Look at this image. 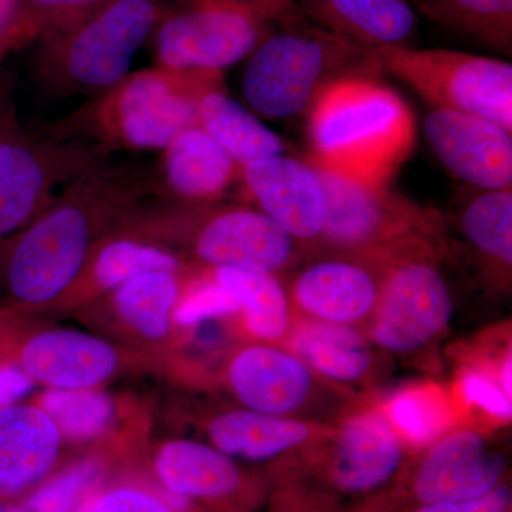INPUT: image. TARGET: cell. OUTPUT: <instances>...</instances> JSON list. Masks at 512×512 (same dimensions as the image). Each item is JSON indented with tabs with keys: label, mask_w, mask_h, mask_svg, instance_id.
I'll return each mask as SVG.
<instances>
[{
	"label": "cell",
	"mask_w": 512,
	"mask_h": 512,
	"mask_svg": "<svg viewBox=\"0 0 512 512\" xmlns=\"http://www.w3.org/2000/svg\"><path fill=\"white\" fill-rule=\"evenodd\" d=\"M153 197L151 174L110 158L77 177L28 227L0 242V315L63 301L101 239Z\"/></svg>",
	"instance_id": "6da1fadb"
},
{
	"label": "cell",
	"mask_w": 512,
	"mask_h": 512,
	"mask_svg": "<svg viewBox=\"0 0 512 512\" xmlns=\"http://www.w3.org/2000/svg\"><path fill=\"white\" fill-rule=\"evenodd\" d=\"M352 73L326 84L308 111L309 163L372 187H389L416 143L406 101L376 79Z\"/></svg>",
	"instance_id": "7a4b0ae2"
},
{
	"label": "cell",
	"mask_w": 512,
	"mask_h": 512,
	"mask_svg": "<svg viewBox=\"0 0 512 512\" xmlns=\"http://www.w3.org/2000/svg\"><path fill=\"white\" fill-rule=\"evenodd\" d=\"M222 84L221 72H173L153 67L128 73L46 136L90 144L106 156L116 151H163L178 133L197 124L202 93Z\"/></svg>",
	"instance_id": "3957f363"
},
{
	"label": "cell",
	"mask_w": 512,
	"mask_h": 512,
	"mask_svg": "<svg viewBox=\"0 0 512 512\" xmlns=\"http://www.w3.org/2000/svg\"><path fill=\"white\" fill-rule=\"evenodd\" d=\"M117 231L164 247L184 249L195 265L231 266L288 275L308 249L256 207L245 204L183 205L148 198Z\"/></svg>",
	"instance_id": "277c9868"
},
{
	"label": "cell",
	"mask_w": 512,
	"mask_h": 512,
	"mask_svg": "<svg viewBox=\"0 0 512 512\" xmlns=\"http://www.w3.org/2000/svg\"><path fill=\"white\" fill-rule=\"evenodd\" d=\"M164 0H104L92 12L39 37L35 69L55 99L106 92L130 72L153 36Z\"/></svg>",
	"instance_id": "5b68a950"
},
{
	"label": "cell",
	"mask_w": 512,
	"mask_h": 512,
	"mask_svg": "<svg viewBox=\"0 0 512 512\" xmlns=\"http://www.w3.org/2000/svg\"><path fill=\"white\" fill-rule=\"evenodd\" d=\"M296 0H171L153 33L156 66L221 72L252 55L279 26L302 18Z\"/></svg>",
	"instance_id": "8992f818"
},
{
	"label": "cell",
	"mask_w": 512,
	"mask_h": 512,
	"mask_svg": "<svg viewBox=\"0 0 512 512\" xmlns=\"http://www.w3.org/2000/svg\"><path fill=\"white\" fill-rule=\"evenodd\" d=\"M352 73H379L365 49L333 35L305 16L279 26L251 55L242 90L249 106L268 119L306 111L326 84Z\"/></svg>",
	"instance_id": "52a82bcc"
},
{
	"label": "cell",
	"mask_w": 512,
	"mask_h": 512,
	"mask_svg": "<svg viewBox=\"0 0 512 512\" xmlns=\"http://www.w3.org/2000/svg\"><path fill=\"white\" fill-rule=\"evenodd\" d=\"M369 254L382 261L383 281L367 339L387 355L426 353L453 318V295L440 269L446 248L412 239Z\"/></svg>",
	"instance_id": "ba28073f"
},
{
	"label": "cell",
	"mask_w": 512,
	"mask_h": 512,
	"mask_svg": "<svg viewBox=\"0 0 512 512\" xmlns=\"http://www.w3.org/2000/svg\"><path fill=\"white\" fill-rule=\"evenodd\" d=\"M380 72L402 80L434 109L481 117L512 133V66L494 57L409 45L366 49Z\"/></svg>",
	"instance_id": "9c48e42d"
},
{
	"label": "cell",
	"mask_w": 512,
	"mask_h": 512,
	"mask_svg": "<svg viewBox=\"0 0 512 512\" xmlns=\"http://www.w3.org/2000/svg\"><path fill=\"white\" fill-rule=\"evenodd\" d=\"M111 156L90 144L36 138L0 107V242L18 234L77 177Z\"/></svg>",
	"instance_id": "30bf717a"
},
{
	"label": "cell",
	"mask_w": 512,
	"mask_h": 512,
	"mask_svg": "<svg viewBox=\"0 0 512 512\" xmlns=\"http://www.w3.org/2000/svg\"><path fill=\"white\" fill-rule=\"evenodd\" d=\"M229 393L245 409L286 419L338 424L362 397L328 382L284 345L254 342L225 365Z\"/></svg>",
	"instance_id": "8fae6325"
},
{
	"label": "cell",
	"mask_w": 512,
	"mask_h": 512,
	"mask_svg": "<svg viewBox=\"0 0 512 512\" xmlns=\"http://www.w3.org/2000/svg\"><path fill=\"white\" fill-rule=\"evenodd\" d=\"M312 165L325 187L328 208L325 228L311 254L377 251L412 239L447 249L446 224L439 211L423 207L389 187L356 183Z\"/></svg>",
	"instance_id": "7c38bea8"
},
{
	"label": "cell",
	"mask_w": 512,
	"mask_h": 512,
	"mask_svg": "<svg viewBox=\"0 0 512 512\" xmlns=\"http://www.w3.org/2000/svg\"><path fill=\"white\" fill-rule=\"evenodd\" d=\"M410 450L376 403H362L299 454L330 494L363 500L386 490L406 467Z\"/></svg>",
	"instance_id": "4fadbf2b"
},
{
	"label": "cell",
	"mask_w": 512,
	"mask_h": 512,
	"mask_svg": "<svg viewBox=\"0 0 512 512\" xmlns=\"http://www.w3.org/2000/svg\"><path fill=\"white\" fill-rule=\"evenodd\" d=\"M284 279L296 319L363 330L382 291L383 264L369 252L316 251Z\"/></svg>",
	"instance_id": "5bb4252c"
},
{
	"label": "cell",
	"mask_w": 512,
	"mask_h": 512,
	"mask_svg": "<svg viewBox=\"0 0 512 512\" xmlns=\"http://www.w3.org/2000/svg\"><path fill=\"white\" fill-rule=\"evenodd\" d=\"M507 457L483 427L458 426L426 448L417 463L412 493L419 504L481 497L504 484Z\"/></svg>",
	"instance_id": "9a60e30c"
},
{
	"label": "cell",
	"mask_w": 512,
	"mask_h": 512,
	"mask_svg": "<svg viewBox=\"0 0 512 512\" xmlns=\"http://www.w3.org/2000/svg\"><path fill=\"white\" fill-rule=\"evenodd\" d=\"M241 184L249 201L311 254L325 228L328 208L316 168L281 154L242 167Z\"/></svg>",
	"instance_id": "2e32d148"
},
{
	"label": "cell",
	"mask_w": 512,
	"mask_h": 512,
	"mask_svg": "<svg viewBox=\"0 0 512 512\" xmlns=\"http://www.w3.org/2000/svg\"><path fill=\"white\" fill-rule=\"evenodd\" d=\"M13 342L5 359L49 389H99L123 365L116 346L80 330H39Z\"/></svg>",
	"instance_id": "e0dca14e"
},
{
	"label": "cell",
	"mask_w": 512,
	"mask_h": 512,
	"mask_svg": "<svg viewBox=\"0 0 512 512\" xmlns=\"http://www.w3.org/2000/svg\"><path fill=\"white\" fill-rule=\"evenodd\" d=\"M424 133L436 156L458 180L493 191L512 187L510 131L458 111L433 109Z\"/></svg>",
	"instance_id": "ac0fdd59"
},
{
	"label": "cell",
	"mask_w": 512,
	"mask_h": 512,
	"mask_svg": "<svg viewBox=\"0 0 512 512\" xmlns=\"http://www.w3.org/2000/svg\"><path fill=\"white\" fill-rule=\"evenodd\" d=\"M237 183H241V167L194 124L161 151L151 174V198L183 205L217 204Z\"/></svg>",
	"instance_id": "d6986e66"
},
{
	"label": "cell",
	"mask_w": 512,
	"mask_h": 512,
	"mask_svg": "<svg viewBox=\"0 0 512 512\" xmlns=\"http://www.w3.org/2000/svg\"><path fill=\"white\" fill-rule=\"evenodd\" d=\"M62 436L36 403L0 409V498L23 500L56 466Z\"/></svg>",
	"instance_id": "ffe728a7"
},
{
	"label": "cell",
	"mask_w": 512,
	"mask_h": 512,
	"mask_svg": "<svg viewBox=\"0 0 512 512\" xmlns=\"http://www.w3.org/2000/svg\"><path fill=\"white\" fill-rule=\"evenodd\" d=\"M285 346L320 377L359 397L383 376V352L360 329L296 319Z\"/></svg>",
	"instance_id": "44dd1931"
},
{
	"label": "cell",
	"mask_w": 512,
	"mask_h": 512,
	"mask_svg": "<svg viewBox=\"0 0 512 512\" xmlns=\"http://www.w3.org/2000/svg\"><path fill=\"white\" fill-rule=\"evenodd\" d=\"M333 427L335 424L286 419L239 407L214 414L205 431L210 444L234 460L265 463L295 458Z\"/></svg>",
	"instance_id": "7402d4cb"
},
{
	"label": "cell",
	"mask_w": 512,
	"mask_h": 512,
	"mask_svg": "<svg viewBox=\"0 0 512 512\" xmlns=\"http://www.w3.org/2000/svg\"><path fill=\"white\" fill-rule=\"evenodd\" d=\"M153 468L165 494L188 503L229 500L245 484L234 458L197 440L165 441L157 450Z\"/></svg>",
	"instance_id": "603a6c76"
},
{
	"label": "cell",
	"mask_w": 512,
	"mask_h": 512,
	"mask_svg": "<svg viewBox=\"0 0 512 512\" xmlns=\"http://www.w3.org/2000/svg\"><path fill=\"white\" fill-rule=\"evenodd\" d=\"M308 22L362 49L403 46L417 26L410 0H296Z\"/></svg>",
	"instance_id": "cb8c5ba5"
},
{
	"label": "cell",
	"mask_w": 512,
	"mask_h": 512,
	"mask_svg": "<svg viewBox=\"0 0 512 512\" xmlns=\"http://www.w3.org/2000/svg\"><path fill=\"white\" fill-rule=\"evenodd\" d=\"M185 268L184 259L173 249L128 232L114 231L93 249L82 274L63 301H83L84 298L107 295L146 272H180Z\"/></svg>",
	"instance_id": "d4e9b609"
},
{
	"label": "cell",
	"mask_w": 512,
	"mask_h": 512,
	"mask_svg": "<svg viewBox=\"0 0 512 512\" xmlns=\"http://www.w3.org/2000/svg\"><path fill=\"white\" fill-rule=\"evenodd\" d=\"M473 195L460 212V227L476 255L484 285L510 292L512 274V187Z\"/></svg>",
	"instance_id": "484cf974"
},
{
	"label": "cell",
	"mask_w": 512,
	"mask_h": 512,
	"mask_svg": "<svg viewBox=\"0 0 512 512\" xmlns=\"http://www.w3.org/2000/svg\"><path fill=\"white\" fill-rule=\"evenodd\" d=\"M211 269L215 278L237 299L248 335L255 342L285 346L296 316L284 276L231 266Z\"/></svg>",
	"instance_id": "4316f807"
},
{
	"label": "cell",
	"mask_w": 512,
	"mask_h": 512,
	"mask_svg": "<svg viewBox=\"0 0 512 512\" xmlns=\"http://www.w3.org/2000/svg\"><path fill=\"white\" fill-rule=\"evenodd\" d=\"M184 271H150L107 293L111 309L128 332L144 342L167 339L183 293Z\"/></svg>",
	"instance_id": "83f0119b"
},
{
	"label": "cell",
	"mask_w": 512,
	"mask_h": 512,
	"mask_svg": "<svg viewBox=\"0 0 512 512\" xmlns=\"http://www.w3.org/2000/svg\"><path fill=\"white\" fill-rule=\"evenodd\" d=\"M197 124L241 168L254 161L281 156L285 150L281 137L232 100L222 84L202 93Z\"/></svg>",
	"instance_id": "f1b7e54d"
},
{
	"label": "cell",
	"mask_w": 512,
	"mask_h": 512,
	"mask_svg": "<svg viewBox=\"0 0 512 512\" xmlns=\"http://www.w3.org/2000/svg\"><path fill=\"white\" fill-rule=\"evenodd\" d=\"M376 404L410 451L426 450L456 429L463 413L453 392L434 383L406 384Z\"/></svg>",
	"instance_id": "f546056e"
},
{
	"label": "cell",
	"mask_w": 512,
	"mask_h": 512,
	"mask_svg": "<svg viewBox=\"0 0 512 512\" xmlns=\"http://www.w3.org/2000/svg\"><path fill=\"white\" fill-rule=\"evenodd\" d=\"M421 15L503 55L512 52V0H410Z\"/></svg>",
	"instance_id": "4dcf8cb0"
},
{
	"label": "cell",
	"mask_w": 512,
	"mask_h": 512,
	"mask_svg": "<svg viewBox=\"0 0 512 512\" xmlns=\"http://www.w3.org/2000/svg\"><path fill=\"white\" fill-rule=\"evenodd\" d=\"M511 348L497 359L468 360L460 366L453 396L461 412L477 413L493 426L512 419Z\"/></svg>",
	"instance_id": "1f68e13d"
},
{
	"label": "cell",
	"mask_w": 512,
	"mask_h": 512,
	"mask_svg": "<svg viewBox=\"0 0 512 512\" xmlns=\"http://www.w3.org/2000/svg\"><path fill=\"white\" fill-rule=\"evenodd\" d=\"M36 404L55 423L62 439L72 441L97 439L116 413L113 399L100 389H47Z\"/></svg>",
	"instance_id": "d6a6232c"
},
{
	"label": "cell",
	"mask_w": 512,
	"mask_h": 512,
	"mask_svg": "<svg viewBox=\"0 0 512 512\" xmlns=\"http://www.w3.org/2000/svg\"><path fill=\"white\" fill-rule=\"evenodd\" d=\"M103 480L97 461L83 460L46 478L23 498L35 512H82Z\"/></svg>",
	"instance_id": "836d02e7"
},
{
	"label": "cell",
	"mask_w": 512,
	"mask_h": 512,
	"mask_svg": "<svg viewBox=\"0 0 512 512\" xmlns=\"http://www.w3.org/2000/svg\"><path fill=\"white\" fill-rule=\"evenodd\" d=\"M235 313H239L237 299L215 278L211 268L194 265L192 271L187 269L183 293L175 306L174 325L192 328Z\"/></svg>",
	"instance_id": "e575fe53"
},
{
	"label": "cell",
	"mask_w": 512,
	"mask_h": 512,
	"mask_svg": "<svg viewBox=\"0 0 512 512\" xmlns=\"http://www.w3.org/2000/svg\"><path fill=\"white\" fill-rule=\"evenodd\" d=\"M82 512H178L167 498L156 493L121 485L106 491H97Z\"/></svg>",
	"instance_id": "d590c367"
},
{
	"label": "cell",
	"mask_w": 512,
	"mask_h": 512,
	"mask_svg": "<svg viewBox=\"0 0 512 512\" xmlns=\"http://www.w3.org/2000/svg\"><path fill=\"white\" fill-rule=\"evenodd\" d=\"M103 2L104 0H22V6L23 13L35 23L42 36L53 30L66 28Z\"/></svg>",
	"instance_id": "8d00e7d4"
},
{
	"label": "cell",
	"mask_w": 512,
	"mask_h": 512,
	"mask_svg": "<svg viewBox=\"0 0 512 512\" xmlns=\"http://www.w3.org/2000/svg\"><path fill=\"white\" fill-rule=\"evenodd\" d=\"M510 487L503 484L481 497L448 503L419 504L413 512H511Z\"/></svg>",
	"instance_id": "74e56055"
},
{
	"label": "cell",
	"mask_w": 512,
	"mask_h": 512,
	"mask_svg": "<svg viewBox=\"0 0 512 512\" xmlns=\"http://www.w3.org/2000/svg\"><path fill=\"white\" fill-rule=\"evenodd\" d=\"M32 377L9 360H0V409L20 402L35 387Z\"/></svg>",
	"instance_id": "f35d334b"
},
{
	"label": "cell",
	"mask_w": 512,
	"mask_h": 512,
	"mask_svg": "<svg viewBox=\"0 0 512 512\" xmlns=\"http://www.w3.org/2000/svg\"><path fill=\"white\" fill-rule=\"evenodd\" d=\"M16 33L40 36L35 23L23 13L22 0H0V42Z\"/></svg>",
	"instance_id": "ab89813d"
},
{
	"label": "cell",
	"mask_w": 512,
	"mask_h": 512,
	"mask_svg": "<svg viewBox=\"0 0 512 512\" xmlns=\"http://www.w3.org/2000/svg\"><path fill=\"white\" fill-rule=\"evenodd\" d=\"M32 40L36 39L35 36L30 35V33H16V35L2 40V42H0V62H2L10 52H13V50L18 49L20 46L26 45V43L32 42Z\"/></svg>",
	"instance_id": "60d3db41"
},
{
	"label": "cell",
	"mask_w": 512,
	"mask_h": 512,
	"mask_svg": "<svg viewBox=\"0 0 512 512\" xmlns=\"http://www.w3.org/2000/svg\"><path fill=\"white\" fill-rule=\"evenodd\" d=\"M0 512H35L23 500L0 498Z\"/></svg>",
	"instance_id": "b9f144b4"
}]
</instances>
